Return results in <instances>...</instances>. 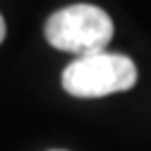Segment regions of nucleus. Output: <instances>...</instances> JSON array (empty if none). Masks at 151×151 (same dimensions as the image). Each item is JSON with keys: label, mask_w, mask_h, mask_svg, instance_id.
<instances>
[{"label": "nucleus", "mask_w": 151, "mask_h": 151, "mask_svg": "<svg viewBox=\"0 0 151 151\" xmlns=\"http://www.w3.org/2000/svg\"><path fill=\"white\" fill-rule=\"evenodd\" d=\"M138 81L135 63L124 54L95 52L72 61L63 70V90L72 97L93 99L113 93H124Z\"/></svg>", "instance_id": "f03ea898"}, {"label": "nucleus", "mask_w": 151, "mask_h": 151, "mask_svg": "<svg viewBox=\"0 0 151 151\" xmlns=\"http://www.w3.org/2000/svg\"><path fill=\"white\" fill-rule=\"evenodd\" d=\"M45 38L52 47L79 57L104 52L113 38V20L95 5H70L47 18Z\"/></svg>", "instance_id": "f257e3e1"}, {"label": "nucleus", "mask_w": 151, "mask_h": 151, "mask_svg": "<svg viewBox=\"0 0 151 151\" xmlns=\"http://www.w3.org/2000/svg\"><path fill=\"white\" fill-rule=\"evenodd\" d=\"M5 41V20H2V16H0V43Z\"/></svg>", "instance_id": "7ed1b4c3"}]
</instances>
